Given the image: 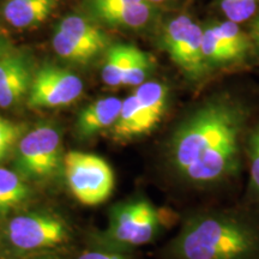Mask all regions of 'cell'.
<instances>
[{
	"instance_id": "e0dca14e",
	"label": "cell",
	"mask_w": 259,
	"mask_h": 259,
	"mask_svg": "<svg viewBox=\"0 0 259 259\" xmlns=\"http://www.w3.org/2000/svg\"><path fill=\"white\" fill-rule=\"evenodd\" d=\"M246 167L248 170V184L246 203L259 209V120L248 130L245 144Z\"/></svg>"
},
{
	"instance_id": "2e32d148",
	"label": "cell",
	"mask_w": 259,
	"mask_h": 259,
	"mask_svg": "<svg viewBox=\"0 0 259 259\" xmlns=\"http://www.w3.org/2000/svg\"><path fill=\"white\" fill-rule=\"evenodd\" d=\"M57 29H59L60 31H63L64 34L79 44L92 47L100 53L107 52V50L111 47L108 35L102 29L97 27L93 21L83 17V16H65Z\"/></svg>"
},
{
	"instance_id": "5b68a950",
	"label": "cell",
	"mask_w": 259,
	"mask_h": 259,
	"mask_svg": "<svg viewBox=\"0 0 259 259\" xmlns=\"http://www.w3.org/2000/svg\"><path fill=\"white\" fill-rule=\"evenodd\" d=\"M163 222L160 210L150 200L139 197L113 206L107 236L118 248L142 246L160 234Z\"/></svg>"
},
{
	"instance_id": "9a60e30c",
	"label": "cell",
	"mask_w": 259,
	"mask_h": 259,
	"mask_svg": "<svg viewBox=\"0 0 259 259\" xmlns=\"http://www.w3.org/2000/svg\"><path fill=\"white\" fill-rule=\"evenodd\" d=\"M60 0H6L2 15L16 29L38 27L56 10Z\"/></svg>"
},
{
	"instance_id": "44dd1931",
	"label": "cell",
	"mask_w": 259,
	"mask_h": 259,
	"mask_svg": "<svg viewBox=\"0 0 259 259\" xmlns=\"http://www.w3.org/2000/svg\"><path fill=\"white\" fill-rule=\"evenodd\" d=\"M22 130L18 125L0 116V161L16 143Z\"/></svg>"
},
{
	"instance_id": "3957f363",
	"label": "cell",
	"mask_w": 259,
	"mask_h": 259,
	"mask_svg": "<svg viewBox=\"0 0 259 259\" xmlns=\"http://www.w3.org/2000/svg\"><path fill=\"white\" fill-rule=\"evenodd\" d=\"M170 88L160 80H147L122 100L118 119L109 130L116 143H127L154 131L170 106Z\"/></svg>"
},
{
	"instance_id": "277c9868",
	"label": "cell",
	"mask_w": 259,
	"mask_h": 259,
	"mask_svg": "<svg viewBox=\"0 0 259 259\" xmlns=\"http://www.w3.org/2000/svg\"><path fill=\"white\" fill-rule=\"evenodd\" d=\"M160 42L187 82L200 84L211 74L203 58V25L191 15L171 16L162 27Z\"/></svg>"
},
{
	"instance_id": "cb8c5ba5",
	"label": "cell",
	"mask_w": 259,
	"mask_h": 259,
	"mask_svg": "<svg viewBox=\"0 0 259 259\" xmlns=\"http://www.w3.org/2000/svg\"><path fill=\"white\" fill-rule=\"evenodd\" d=\"M147 2L150 3L151 5L157 6L158 9H161L162 6H164V5H170V4H173V3L177 2V0H147Z\"/></svg>"
},
{
	"instance_id": "d6986e66",
	"label": "cell",
	"mask_w": 259,
	"mask_h": 259,
	"mask_svg": "<svg viewBox=\"0 0 259 259\" xmlns=\"http://www.w3.org/2000/svg\"><path fill=\"white\" fill-rule=\"evenodd\" d=\"M52 46L61 59L76 64H89L90 61L101 54L94 48L79 44L73 38L67 36L59 29H56V31H54L53 37H52Z\"/></svg>"
},
{
	"instance_id": "5bb4252c",
	"label": "cell",
	"mask_w": 259,
	"mask_h": 259,
	"mask_svg": "<svg viewBox=\"0 0 259 259\" xmlns=\"http://www.w3.org/2000/svg\"><path fill=\"white\" fill-rule=\"evenodd\" d=\"M122 100L109 96L97 100L79 112L77 118V134L82 138H90L111 130L118 119Z\"/></svg>"
},
{
	"instance_id": "52a82bcc",
	"label": "cell",
	"mask_w": 259,
	"mask_h": 259,
	"mask_svg": "<svg viewBox=\"0 0 259 259\" xmlns=\"http://www.w3.org/2000/svg\"><path fill=\"white\" fill-rule=\"evenodd\" d=\"M202 52L210 73L241 66L254 57L248 32L227 19L203 25Z\"/></svg>"
},
{
	"instance_id": "7a4b0ae2",
	"label": "cell",
	"mask_w": 259,
	"mask_h": 259,
	"mask_svg": "<svg viewBox=\"0 0 259 259\" xmlns=\"http://www.w3.org/2000/svg\"><path fill=\"white\" fill-rule=\"evenodd\" d=\"M166 259H259V209L206 206L187 213L164 250Z\"/></svg>"
},
{
	"instance_id": "ac0fdd59",
	"label": "cell",
	"mask_w": 259,
	"mask_h": 259,
	"mask_svg": "<svg viewBox=\"0 0 259 259\" xmlns=\"http://www.w3.org/2000/svg\"><path fill=\"white\" fill-rule=\"evenodd\" d=\"M29 194L30 190L18 174L0 167V216L23 204Z\"/></svg>"
},
{
	"instance_id": "603a6c76",
	"label": "cell",
	"mask_w": 259,
	"mask_h": 259,
	"mask_svg": "<svg viewBox=\"0 0 259 259\" xmlns=\"http://www.w3.org/2000/svg\"><path fill=\"white\" fill-rule=\"evenodd\" d=\"M247 32L251 38L252 47H253L254 57L259 58V11L250 21V28H248Z\"/></svg>"
},
{
	"instance_id": "30bf717a",
	"label": "cell",
	"mask_w": 259,
	"mask_h": 259,
	"mask_svg": "<svg viewBox=\"0 0 259 259\" xmlns=\"http://www.w3.org/2000/svg\"><path fill=\"white\" fill-rule=\"evenodd\" d=\"M8 240L23 251L53 247L67 238L66 225L57 216L45 212L18 215L6 227Z\"/></svg>"
},
{
	"instance_id": "8992f818",
	"label": "cell",
	"mask_w": 259,
	"mask_h": 259,
	"mask_svg": "<svg viewBox=\"0 0 259 259\" xmlns=\"http://www.w3.org/2000/svg\"><path fill=\"white\" fill-rule=\"evenodd\" d=\"M63 163L71 192L79 203L95 206L112 196L115 176L105 158L83 151H69Z\"/></svg>"
},
{
	"instance_id": "7c38bea8",
	"label": "cell",
	"mask_w": 259,
	"mask_h": 259,
	"mask_svg": "<svg viewBox=\"0 0 259 259\" xmlns=\"http://www.w3.org/2000/svg\"><path fill=\"white\" fill-rule=\"evenodd\" d=\"M93 18L112 28L142 31L160 17V9L147 0H87Z\"/></svg>"
},
{
	"instance_id": "7402d4cb",
	"label": "cell",
	"mask_w": 259,
	"mask_h": 259,
	"mask_svg": "<svg viewBox=\"0 0 259 259\" xmlns=\"http://www.w3.org/2000/svg\"><path fill=\"white\" fill-rule=\"evenodd\" d=\"M78 259H134L125 252L118 250H106V251H93L85 252Z\"/></svg>"
},
{
	"instance_id": "9c48e42d",
	"label": "cell",
	"mask_w": 259,
	"mask_h": 259,
	"mask_svg": "<svg viewBox=\"0 0 259 259\" xmlns=\"http://www.w3.org/2000/svg\"><path fill=\"white\" fill-rule=\"evenodd\" d=\"M83 88L78 74L54 65H45L32 77L28 105L32 108L69 106L82 96Z\"/></svg>"
},
{
	"instance_id": "ba28073f",
	"label": "cell",
	"mask_w": 259,
	"mask_h": 259,
	"mask_svg": "<svg viewBox=\"0 0 259 259\" xmlns=\"http://www.w3.org/2000/svg\"><path fill=\"white\" fill-rule=\"evenodd\" d=\"M17 168L25 179L52 176L61 163V135L53 125H41L19 141Z\"/></svg>"
},
{
	"instance_id": "484cf974",
	"label": "cell",
	"mask_w": 259,
	"mask_h": 259,
	"mask_svg": "<svg viewBox=\"0 0 259 259\" xmlns=\"http://www.w3.org/2000/svg\"><path fill=\"white\" fill-rule=\"evenodd\" d=\"M0 38H2V36H0Z\"/></svg>"
},
{
	"instance_id": "6da1fadb",
	"label": "cell",
	"mask_w": 259,
	"mask_h": 259,
	"mask_svg": "<svg viewBox=\"0 0 259 259\" xmlns=\"http://www.w3.org/2000/svg\"><path fill=\"white\" fill-rule=\"evenodd\" d=\"M252 118L253 107L228 92L208 96L181 116L164 151L168 174L181 193H220L239 183Z\"/></svg>"
},
{
	"instance_id": "ffe728a7",
	"label": "cell",
	"mask_w": 259,
	"mask_h": 259,
	"mask_svg": "<svg viewBox=\"0 0 259 259\" xmlns=\"http://www.w3.org/2000/svg\"><path fill=\"white\" fill-rule=\"evenodd\" d=\"M216 8L227 21L241 25L259 11V0H216Z\"/></svg>"
},
{
	"instance_id": "4fadbf2b",
	"label": "cell",
	"mask_w": 259,
	"mask_h": 259,
	"mask_svg": "<svg viewBox=\"0 0 259 259\" xmlns=\"http://www.w3.org/2000/svg\"><path fill=\"white\" fill-rule=\"evenodd\" d=\"M32 77L30 57L23 52L6 51L0 57V107L18 105L29 94Z\"/></svg>"
},
{
	"instance_id": "d4e9b609",
	"label": "cell",
	"mask_w": 259,
	"mask_h": 259,
	"mask_svg": "<svg viewBox=\"0 0 259 259\" xmlns=\"http://www.w3.org/2000/svg\"><path fill=\"white\" fill-rule=\"evenodd\" d=\"M6 51H8V50H6L5 42H4V40H3V37H2V38H0V57H2Z\"/></svg>"
},
{
	"instance_id": "8fae6325",
	"label": "cell",
	"mask_w": 259,
	"mask_h": 259,
	"mask_svg": "<svg viewBox=\"0 0 259 259\" xmlns=\"http://www.w3.org/2000/svg\"><path fill=\"white\" fill-rule=\"evenodd\" d=\"M155 67L153 56L127 44L113 45L106 52L101 78L111 88L134 87L147 82Z\"/></svg>"
}]
</instances>
